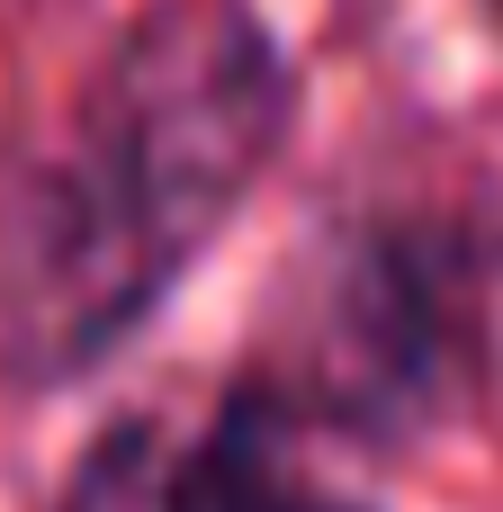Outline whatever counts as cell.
<instances>
[{
  "mask_svg": "<svg viewBox=\"0 0 503 512\" xmlns=\"http://www.w3.org/2000/svg\"><path fill=\"white\" fill-rule=\"evenodd\" d=\"M450 288L441 252H414L396 234L351 243L333 288L306 315L297 342V396L333 423H378V414H423L450 378Z\"/></svg>",
  "mask_w": 503,
  "mask_h": 512,
  "instance_id": "2",
  "label": "cell"
},
{
  "mask_svg": "<svg viewBox=\"0 0 503 512\" xmlns=\"http://www.w3.org/2000/svg\"><path fill=\"white\" fill-rule=\"evenodd\" d=\"M288 117L297 81L261 18L153 9L0 207V360L45 387L117 351L243 216Z\"/></svg>",
  "mask_w": 503,
  "mask_h": 512,
  "instance_id": "1",
  "label": "cell"
}]
</instances>
